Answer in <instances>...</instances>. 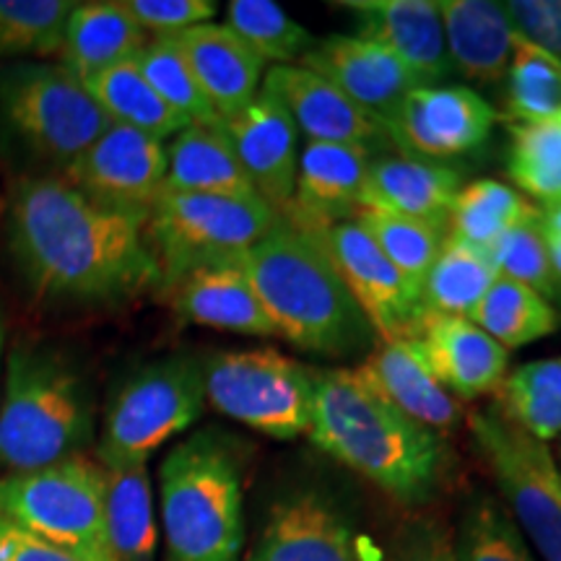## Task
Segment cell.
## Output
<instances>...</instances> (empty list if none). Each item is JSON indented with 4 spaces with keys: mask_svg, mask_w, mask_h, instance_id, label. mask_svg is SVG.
<instances>
[{
    "mask_svg": "<svg viewBox=\"0 0 561 561\" xmlns=\"http://www.w3.org/2000/svg\"><path fill=\"white\" fill-rule=\"evenodd\" d=\"M149 216L104 206L66 178L13 182L5 210L9 252L42 305H117L159 286L146 234Z\"/></svg>",
    "mask_w": 561,
    "mask_h": 561,
    "instance_id": "cell-1",
    "label": "cell"
},
{
    "mask_svg": "<svg viewBox=\"0 0 561 561\" xmlns=\"http://www.w3.org/2000/svg\"><path fill=\"white\" fill-rule=\"evenodd\" d=\"M314 398L307 437L343 466L403 504L434 496L445 471L439 434L398 411L359 369H312Z\"/></svg>",
    "mask_w": 561,
    "mask_h": 561,
    "instance_id": "cell-2",
    "label": "cell"
},
{
    "mask_svg": "<svg viewBox=\"0 0 561 561\" xmlns=\"http://www.w3.org/2000/svg\"><path fill=\"white\" fill-rule=\"evenodd\" d=\"M240 263L276 339L320 356H348L367 343V318L312 234L278 221Z\"/></svg>",
    "mask_w": 561,
    "mask_h": 561,
    "instance_id": "cell-3",
    "label": "cell"
},
{
    "mask_svg": "<svg viewBox=\"0 0 561 561\" xmlns=\"http://www.w3.org/2000/svg\"><path fill=\"white\" fill-rule=\"evenodd\" d=\"M94 437V396L73 356L47 341H16L0 392V476L39 471L83 455Z\"/></svg>",
    "mask_w": 561,
    "mask_h": 561,
    "instance_id": "cell-4",
    "label": "cell"
},
{
    "mask_svg": "<svg viewBox=\"0 0 561 561\" xmlns=\"http://www.w3.org/2000/svg\"><path fill=\"white\" fill-rule=\"evenodd\" d=\"M167 561H240L244 546L242 462L224 434L201 430L159 468Z\"/></svg>",
    "mask_w": 561,
    "mask_h": 561,
    "instance_id": "cell-5",
    "label": "cell"
},
{
    "mask_svg": "<svg viewBox=\"0 0 561 561\" xmlns=\"http://www.w3.org/2000/svg\"><path fill=\"white\" fill-rule=\"evenodd\" d=\"M110 125L87 83L62 62L0 68V138L45 178H62Z\"/></svg>",
    "mask_w": 561,
    "mask_h": 561,
    "instance_id": "cell-6",
    "label": "cell"
},
{
    "mask_svg": "<svg viewBox=\"0 0 561 561\" xmlns=\"http://www.w3.org/2000/svg\"><path fill=\"white\" fill-rule=\"evenodd\" d=\"M206 405L203 362L195 356H167L136 369L104 409L100 466H146L159 447L191 430Z\"/></svg>",
    "mask_w": 561,
    "mask_h": 561,
    "instance_id": "cell-7",
    "label": "cell"
},
{
    "mask_svg": "<svg viewBox=\"0 0 561 561\" xmlns=\"http://www.w3.org/2000/svg\"><path fill=\"white\" fill-rule=\"evenodd\" d=\"M280 219L261 198L161 193L146 234L159 265V289L206 265L234 263Z\"/></svg>",
    "mask_w": 561,
    "mask_h": 561,
    "instance_id": "cell-8",
    "label": "cell"
},
{
    "mask_svg": "<svg viewBox=\"0 0 561 561\" xmlns=\"http://www.w3.org/2000/svg\"><path fill=\"white\" fill-rule=\"evenodd\" d=\"M0 515L87 561H115L104 520V468L87 455L0 476Z\"/></svg>",
    "mask_w": 561,
    "mask_h": 561,
    "instance_id": "cell-9",
    "label": "cell"
},
{
    "mask_svg": "<svg viewBox=\"0 0 561 561\" xmlns=\"http://www.w3.org/2000/svg\"><path fill=\"white\" fill-rule=\"evenodd\" d=\"M206 403L231 421L273 439L307 434L312 419L314 375L280 351H219L203 362Z\"/></svg>",
    "mask_w": 561,
    "mask_h": 561,
    "instance_id": "cell-10",
    "label": "cell"
},
{
    "mask_svg": "<svg viewBox=\"0 0 561 561\" xmlns=\"http://www.w3.org/2000/svg\"><path fill=\"white\" fill-rule=\"evenodd\" d=\"M468 430L525 541L543 561H561V471L551 447L494 403L473 411Z\"/></svg>",
    "mask_w": 561,
    "mask_h": 561,
    "instance_id": "cell-11",
    "label": "cell"
},
{
    "mask_svg": "<svg viewBox=\"0 0 561 561\" xmlns=\"http://www.w3.org/2000/svg\"><path fill=\"white\" fill-rule=\"evenodd\" d=\"M328 261L343 280L377 341H396L409 335L413 322L424 312L419 289H413L392 265L377 242L356 219L314 231Z\"/></svg>",
    "mask_w": 561,
    "mask_h": 561,
    "instance_id": "cell-12",
    "label": "cell"
},
{
    "mask_svg": "<svg viewBox=\"0 0 561 561\" xmlns=\"http://www.w3.org/2000/svg\"><path fill=\"white\" fill-rule=\"evenodd\" d=\"M83 195L104 206L151 214L164 193V140L112 123L62 174Z\"/></svg>",
    "mask_w": 561,
    "mask_h": 561,
    "instance_id": "cell-13",
    "label": "cell"
},
{
    "mask_svg": "<svg viewBox=\"0 0 561 561\" xmlns=\"http://www.w3.org/2000/svg\"><path fill=\"white\" fill-rule=\"evenodd\" d=\"M496 125V110L468 87H416L388 125L409 157L447 161L479 149Z\"/></svg>",
    "mask_w": 561,
    "mask_h": 561,
    "instance_id": "cell-14",
    "label": "cell"
},
{
    "mask_svg": "<svg viewBox=\"0 0 561 561\" xmlns=\"http://www.w3.org/2000/svg\"><path fill=\"white\" fill-rule=\"evenodd\" d=\"M299 66L320 73L385 125L392 123L413 89L432 87L401 58L359 34H333L318 39Z\"/></svg>",
    "mask_w": 561,
    "mask_h": 561,
    "instance_id": "cell-15",
    "label": "cell"
},
{
    "mask_svg": "<svg viewBox=\"0 0 561 561\" xmlns=\"http://www.w3.org/2000/svg\"><path fill=\"white\" fill-rule=\"evenodd\" d=\"M409 339L424 354L442 388L458 401L494 396L510 371V351L468 318L424 310Z\"/></svg>",
    "mask_w": 561,
    "mask_h": 561,
    "instance_id": "cell-16",
    "label": "cell"
},
{
    "mask_svg": "<svg viewBox=\"0 0 561 561\" xmlns=\"http://www.w3.org/2000/svg\"><path fill=\"white\" fill-rule=\"evenodd\" d=\"M261 91L289 112L299 136L314 144L362 146L371 151V144L390 138L388 125L305 66H268Z\"/></svg>",
    "mask_w": 561,
    "mask_h": 561,
    "instance_id": "cell-17",
    "label": "cell"
},
{
    "mask_svg": "<svg viewBox=\"0 0 561 561\" xmlns=\"http://www.w3.org/2000/svg\"><path fill=\"white\" fill-rule=\"evenodd\" d=\"M244 174L257 198L284 219L291 206L299 170V130L280 104L257 94L240 115L224 123Z\"/></svg>",
    "mask_w": 561,
    "mask_h": 561,
    "instance_id": "cell-18",
    "label": "cell"
},
{
    "mask_svg": "<svg viewBox=\"0 0 561 561\" xmlns=\"http://www.w3.org/2000/svg\"><path fill=\"white\" fill-rule=\"evenodd\" d=\"M244 561H364L354 525L320 491L278 500Z\"/></svg>",
    "mask_w": 561,
    "mask_h": 561,
    "instance_id": "cell-19",
    "label": "cell"
},
{
    "mask_svg": "<svg viewBox=\"0 0 561 561\" xmlns=\"http://www.w3.org/2000/svg\"><path fill=\"white\" fill-rule=\"evenodd\" d=\"M356 19V34L401 58L413 73L437 87L455 73L437 0H341Z\"/></svg>",
    "mask_w": 561,
    "mask_h": 561,
    "instance_id": "cell-20",
    "label": "cell"
},
{
    "mask_svg": "<svg viewBox=\"0 0 561 561\" xmlns=\"http://www.w3.org/2000/svg\"><path fill=\"white\" fill-rule=\"evenodd\" d=\"M371 161V151L362 146L314 144L307 140L299 151L297 185L291 206L280 221L294 229L322 231L333 224L354 219L359 210L364 180Z\"/></svg>",
    "mask_w": 561,
    "mask_h": 561,
    "instance_id": "cell-21",
    "label": "cell"
},
{
    "mask_svg": "<svg viewBox=\"0 0 561 561\" xmlns=\"http://www.w3.org/2000/svg\"><path fill=\"white\" fill-rule=\"evenodd\" d=\"M164 294L182 322L252 339H276L240 261L206 265L187 273Z\"/></svg>",
    "mask_w": 561,
    "mask_h": 561,
    "instance_id": "cell-22",
    "label": "cell"
},
{
    "mask_svg": "<svg viewBox=\"0 0 561 561\" xmlns=\"http://www.w3.org/2000/svg\"><path fill=\"white\" fill-rule=\"evenodd\" d=\"M185 55L195 81L224 123L261 94L268 66L227 24H198L172 37Z\"/></svg>",
    "mask_w": 561,
    "mask_h": 561,
    "instance_id": "cell-23",
    "label": "cell"
},
{
    "mask_svg": "<svg viewBox=\"0 0 561 561\" xmlns=\"http://www.w3.org/2000/svg\"><path fill=\"white\" fill-rule=\"evenodd\" d=\"M356 369L398 411L430 432L447 434L460 424V401L442 388L409 335L396 341H377V346Z\"/></svg>",
    "mask_w": 561,
    "mask_h": 561,
    "instance_id": "cell-24",
    "label": "cell"
},
{
    "mask_svg": "<svg viewBox=\"0 0 561 561\" xmlns=\"http://www.w3.org/2000/svg\"><path fill=\"white\" fill-rule=\"evenodd\" d=\"M460 193V172L439 161L403 157H380L369 161L359 210L419 219L437 227H450L453 203Z\"/></svg>",
    "mask_w": 561,
    "mask_h": 561,
    "instance_id": "cell-25",
    "label": "cell"
},
{
    "mask_svg": "<svg viewBox=\"0 0 561 561\" xmlns=\"http://www.w3.org/2000/svg\"><path fill=\"white\" fill-rule=\"evenodd\" d=\"M439 11L453 68L476 83H500L507 79L517 32L504 3L442 0Z\"/></svg>",
    "mask_w": 561,
    "mask_h": 561,
    "instance_id": "cell-26",
    "label": "cell"
},
{
    "mask_svg": "<svg viewBox=\"0 0 561 561\" xmlns=\"http://www.w3.org/2000/svg\"><path fill=\"white\" fill-rule=\"evenodd\" d=\"M146 42L149 34L136 24L123 0H87L76 3L66 21L60 62L89 81L102 70L136 60Z\"/></svg>",
    "mask_w": 561,
    "mask_h": 561,
    "instance_id": "cell-27",
    "label": "cell"
},
{
    "mask_svg": "<svg viewBox=\"0 0 561 561\" xmlns=\"http://www.w3.org/2000/svg\"><path fill=\"white\" fill-rule=\"evenodd\" d=\"M164 193L257 198L224 128L187 125L167 146Z\"/></svg>",
    "mask_w": 561,
    "mask_h": 561,
    "instance_id": "cell-28",
    "label": "cell"
},
{
    "mask_svg": "<svg viewBox=\"0 0 561 561\" xmlns=\"http://www.w3.org/2000/svg\"><path fill=\"white\" fill-rule=\"evenodd\" d=\"M104 520L115 561L157 559L159 528L149 468H104Z\"/></svg>",
    "mask_w": 561,
    "mask_h": 561,
    "instance_id": "cell-29",
    "label": "cell"
},
{
    "mask_svg": "<svg viewBox=\"0 0 561 561\" xmlns=\"http://www.w3.org/2000/svg\"><path fill=\"white\" fill-rule=\"evenodd\" d=\"M83 83L115 125H125L159 140L174 138L187 128V123L146 81L136 60L102 70Z\"/></svg>",
    "mask_w": 561,
    "mask_h": 561,
    "instance_id": "cell-30",
    "label": "cell"
},
{
    "mask_svg": "<svg viewBox=\"0 0 561 561\" xmlns=\"http://www.w3.org/2000/svg\"><path fill=\"white\" fill-rule=\"evenodd\" d=\"M541 216V208L500 180H476L460 187L450 210V237L489 252L507 231Z\"/></svg>",
    "mask_w": 561,
    "mask_h": 561,
    "instance_id": "cell-31",
    "label": "cell"
},
{
    "mask_svg": "<svg viewBox=\"0 0 561 561\" xmlns=\"http://www.w3.org/2000/svg\"><path fill=\"white\" fill-rule=\"evenodd\" d=\"M504 351L523 348L559 331V312L551 301L512 278H496L468 318Z\"/></svg>",
    "mask_w": 561,
    "mask_h": 561,
    "instance_id": "cell-32",
    "label": "cell"
},
{
    "mask_svg": "<svg viewBox=\"0 0 561 561\" xmlns=\"http://www.w3.org/2000/svg\"><path fill=\"white\" fill-rule=\"evenodd\" d=\"M494 405L530 437L549 445L561 437V356L528 362L507 371Z\"/></svg>",
    "mask_w": 561,
    "mask_h": 561,
    "instance_id": "cell-33",
    "label": "cell"
},
{
    "mask_svg": "<svg viewBox=\"0 0 561 561\" xmlns=\"http://www.w3.org/2000/svg\"><path fill=\"white\" fill-rule=\"evenodd\" d=\"M496 278L500 273L491 265L486 252L447 237L437 263L421 286V305L430 312L471 318L476 305L486 297Z\"/></svg>",
    "mask_w": 561,
    "mask_h": 561,
    "instance_id": "cell-34",
    "label": "cell"
},
{
    "mask_svg": "<svg viewBox=\"0 0 561 561\" xmlns=\"http://www.w3.org/2000/svg\"><path fill=\"white\" fill-rule=\"evenodd\" d=\"M224 24L240 37L265 66H299L314 47L305 26L271 0H231L224 11Z\"/></svg>",
    "mask_w": 561,
    "mask_h": 561,
    "instance_id": "cell-35",
    "label": "cell"
},
{
    "mask_svg": "<svg viewBox=\"0 0 561 561\" xmlns=\"http://www.w3.org/2000/svg\"><path fill=\"white\" fill-rule=\"evenodd\" d=\"M354 219L367 229V234L385 252V257L421 294V286L430 276L432 265L437 263L439 252L450 237V229L369 208L356 210Z\"/></svg>",
    "mask_w": 561,
    "mask_h": 561,
    "instance_id": "cell-36",
    "label": "cell"
},
{
    "mask_svg": "<svg viewBox=\"0 0 561 561\" xmlns=\"http://www.w3.org/2000/svg\"><path fill=\"white\" fill-rule=\"evenodd\" d=\"M507 117L515 125L561 121V62L520 34L507 70Z\"/></svg>",
    "mask_w": 561,
    "mask_h": 561,
    "instance_id": "cell-37",
    "label": "cell"
},
{
    "mask_svg": "<svg viewBox=\"0 0 561 561\" xmlns=\"http://www.w3.org/2000/svg\"><path fill=\"white\" fill-rule=\"evenodd\" d=\"M136 66L153 91L187 125H203V128H224V121L210 107L206 94H203L198 81H195L185 55L172 37H149L144 50L138 53Z\"/></svg>",
    "mask_w": 561,
    "mask_h": 561,
    "instance_id": "cell-38",
    "label": "cell"
},
{
    "mask_svg": "<svg viewBox=\"0 0 561 561\" xmlns=\"http://www.w3.org/2000/svg\"><path fill=\"white\" fill-rule=\"evenodd\" d=\"M73 5L70 0H0V60L60 55Z\"/></svg>",
    "mask_w": 561,
    "mask_h": 561,
    "instance_id": "cell-39",
    "label": "cell"
},
{
    "mask_svg": "<svg viewBox=\"0 0 561 561\" xmlns=\"http://www.w3.org/2000/svg\"><path fill=\"white\" fill-rule=\"evenodd\" d=\"M453 551L458 561H538L510 512L489 494L466 504Z\"/></svg>",
    "mask_w": 561,
    "mask_h": 561,
    "instance_id": "cell-40",
    "label": "cell"
},
{
    "mask_svg": "<svg viewBox=\"0 0 561 561\" xmlns=\"http://www.w3.org/2000/svg\"><path fill=\"white\" fill-rule=\"evenodd\" d=\"M510 178L541 210L561 203V123L512 125Z\"/></svg>",
    "mask_w": 561,
    "mask_h": 561,
    "instance_id": "cell-41",
    "label": "cell"
},
{
    "mask_svg": "<svg viewBox=\"0 0 561 561\" xmlns=\"http://www.w3.org/2000/svg\"><path fill=\"white\" fill-rule=\"evenodd\" d=\"M486 255L502 278L528 286L546 301L561 297V280L553 268L549 237L543 229V210L536 219L507 231Z\"/></svg>",
    "mask_w": 561,
    "mask_h": 561,
    "instance_id": "cell-42",
    "label": "cell"
},
{
    "mask_svg": "<svg viewBox=\"0 0 561 561\" xmlns=\"http://www.w3.org/2000/svg\"><path fill=\"white\" fill-rule=\"evenodd\" d=\"M136 24L151 37L174 34L208 24L219 13L214 0H123Z\"/></svg>",
    "mask_w": 561,
    "mask_h": 561,
    "instance_id": "cell-43",
    "label": "cell"
},
{
    "mask_svg": "<svg viewBox=\"0 0 561 561\" xmlns=\"http://www.w3.org/2000/svg\"><path fill=\"white\" fill-rule=\"evenodd\" d=\"M504 11L525 42L561 62V0H507Z\"/></svg>",
    "mask_w": 561,
    "mask_h": 561,
    "instance_id": "cell-44",
    "label": "cell"
},
{
    "mask_svg": "<svg viewBox=\"0 0 561 561\" xmlns=\"http://www.w3.org/2000/svg\"><path fill=\"white\" fill-rule=\"evenodd\" d=\"M0 561H87L0 515Z\"/></svg>",
    "mask_w": 561,
    "mask_h": 561,
    "instance_id": "cell-45",
    "label": "cell"
},
{
    "mask_svg": "<svg viewBox=\"0 0 561 561\" xmlns=\"http://www.w3.org/2000/svg\"><path fill=\"white\" fill-rule=\"evenodd\" d=\"M390 561H458L453 551V538L432 525H416L396 546Z\"/></svg>",
    "mask_w": 561,
    "mask_h": 561,
    "instance_id": "cell-46",
    "label": "cell"
},
{
    "mask_svg": "<svg viewBox=\"0 0 561 561\" xmlns=\"http://www.w3.org/2000/svg\"><path fill=\"white\" fill-rule=\"evenodd\" d=\"M543 229H546V237H549L553 268H557L559 280H561V221H546L543 219Z\"/></svg>",
    "mask_w": 561,
    "mask_h": 561,
    "instance_id": "cell-47",
    "label": "cell"
},
{
    "mask_svg": "<svg viewBox=\"0 0 561 561\" xmlns=\"http://www.w3.org/2000/svg\"><path fill=\"white\" fill-rule=\"evenodd\" d=\"M3 346H5V314H3V305H0V359H3Z\"/></svg>",
    "mask_w": 561,
    "mask_h": 561,
    "instance_id": "cell-48",
    "label": "cell"
},
{
    "mask_svg": "<svg viewBox=\"0 0 561 561\" xmlns=\"http://www.w3.org/2000/svg\"><path fill=\"white\" fill-rule=\"evenodd\" d=\"M543 219H546V221H561V203H559L557 208L543 210Z\"/></svg>",
    "mask_w": 561,
    "mask_h": 561,
    "instance_id": "cell-49",
    "label": "cell"
},
{
    "mask_svg": "<svg viewBox=\"0 0 561 561\" xmlns=\"http://www.w3.org/2000/svg\"><path fill=\"white\" fill-rule=\"evenodd\" d=\"M557 123H561V121H557Z\"/></svg>",
    "mask_w": 561,
    "mask_h": 561,
    "instance_id": "cell-50",
    "label": "cell"
}]
</instances>
